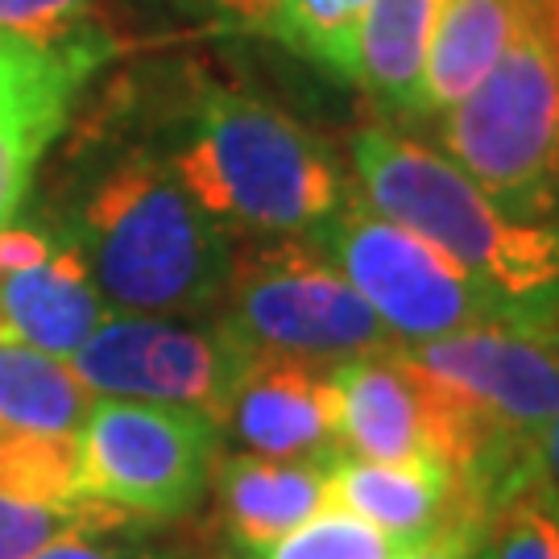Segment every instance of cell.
<instances>
[{
  "instance_id": "cell-1",
  "label": "cell",
  "mask_w": 559,
  "mask_h": 559,
  "mask_svg": "<svg viewBox=\"0 0 559 559\" xmlns=\"http://www.w3.org/2000/svg\"><path fill=\"white\" fill-rule=\"evenodd\" d=\"M357 195L378 216L464 265L510 328L559 323V221H522L440 150L365 124L353 138Z\"/></svg>"
},
{
  "instance_id": "cell-2",
  "label": "cell",
  "mask_w": 559,
  "mask_h": 559,
  "mask_svg": "<svg viewBox=\"0 0 559 559\" xmlns=\"http://www.w3.org/2000/svg\"><path fill=\"white\" fill-rule=\"evenodd\" d=\"M162 162L228 237H311L353 195L328 141L216 83L195 92Z\"/></svg>"
},
{
  "instance_id": "cell-3",
  "label": "cell",
  "mask_w": 559,
  "mask_h": 559,
  "mask_svg": "<svg viewBox=\"0 0 559 559\" xmlns=\"http://www.w3.org/2000/svg\"><path fill=\"white\" fill-rule=\"evenodd\" d=\"M75 245L112 311L166 320L216 311L233 265V237L154 154H129L96 179Z\"/></svg>"
},
{
  "instance_id": "cell-4",
  "label": "cell",
  "mask_w": 559,
  "mask_h": 559,
  "mask_svg": "<svg viewBox=\"0 0 559 559\" xmlns=\"http://www.w3.org/2000/svg\"><path fill=\"white\" fill-rule=\"evenodd\" d=\"M440 154L522 221H559V0H531L493 71L440 112Z\"/></svg>"
},
{
  "instance_id": "cell-5",
  "label": "cell",
  "mask_w": 559,
  "mask_h": 559,
  "mask_svg": "<svg viewBox=\"0 0 559 559\" xmlns=\"http://www.w3.org/2000/svg\"><path fill=\"white\" fill-rule=\"evenodd\" d=\"M216 323L249 353L336 365L399 348L369 302L307 237H258L233 249Z\"/></svg>"
},
{
  "instance_id": "cell-6",
  "label": "cell",
  "mask_w": 559,
  "mask_h": 559,
  "mask_svg": "<svg viewBox=\"0 0 559 559\" xmlns=\"http://www.w3.org/2000/svg\"><path fill=\"white\" fill-rule=\"evenodd\" d=\"M307 240L348 278L399 344L506 323L464 265L411 228L378 216L357 191Z\"/></svg>"
},
{
  "instance_id": "cell-7",
  "label": "cell",
  "mask_w": 559,
  "mask_h": 559,
  "mask_svg": "<svg viewBox=\"0 0 559 559\" xmlns=\"http://www.w3.org/2000/svg\"><path fill=\"white\" fill-rule=\"evenodd\" d=\"M83 498L129 519H182L212 485L221 427L191 406L96 399L80 427Z\"/></svg>"
},
{
  "instance_id": "cell-8",
  "label": "cell",
  "mask_w": 559,
  "mask_h": 559,
  "mask_svg": "<svg viewBox=\"0 0 559 559\" xmlns=\"http://www.w3.org/2000/svg\"><path fill=\"white\" fill-rule=\"evenodd\" d=\"M245 348L221 323L166 320L108 311V320L83 340L71 369L96 399L191 406L221 427Z\"/></svg>"
},
{
  "instance_id": "cell-9",
  "label": "cell",
  "mask_w": 559,
  "mask_h": 559,
  "mask_svg": "<svg viewBox=\"0 0 559 559\" xmlns=\"http://www.w3.org/2000/svg\"><path fill=\"white\" fill-rule=\"evenodd\" d=\"M406 365L456 394L489 431L535 443L559 415V323H480L394 348Z\"/></svg>"
},
{
  "instance_id": "cell-10",
  "label": "cell",
  "mask_w": 559,
  "mask_h": 559,
  "mask_svg": "<svg viewBox=\"0 0 559 559\" xmlns=\"http://www.w3.org/2000/svg\"><path fill=\"white\" fill-rule=\"evenodd\" d=\"M221 431L253 456L332 464L340 456L332 365L245 348Z\"/></svg>"
},
{
  "instance_id": "cell-11",
  "label": "cell",
  "mask_w": 559,
  "mask_h": 559,
  "mask_svg": "<svg viewBox=\"0 0 559 559\" xmlns=\"http://www.w3.org/2000/svg\"><path fill=\"white\" fill-rule=\"evenodd\" d=\"M328 506L381 526L402 543H423L460 510L480 506L443 460H360L336 456L328 464ZM493 514V510H489Z\"/></svg>"
},
{
  "instance_id": "cell-12",
  "label": "cell",
  "mask_w": 559,
  "mask_h": 559,
  "mask_svg": "<svg viewBox=\"0 0 559 559\" xmlns=\"http://www.w3.org/2000/svg\"><path fill=\"white\" fill-rule=\"evenodd\" d=\"M108 311L112 307L104 302L75 237L34 270L0 274V340H17L50 357H75Z\"/></svg>"
},
{
  "instance_id": "cell-13",
  "label": "cell",
  "mask_w": 559,
  "mask_h": 559,
  "mask_svg": "<svg viewBox=\"0 0 559 559\" xmlns=\"http://www.w3.org/2000/svg\"><path fill=\"white\" fill-rule=\"evenodd\" d=\"M216 514L233 556L270 547L328 510V464L270 460L253 452L216 460Z\"/></svg>"
},
{
  "instance_id": "cell-14",
  "label": "cell",
  "mask_w": 559,
  "mask_h": 559,
  "mask_svg": "<svg viewBox=\"0 0 559 559\" xmlns=\"http://www.w3.org/2000/svg\"><path fill=\"white\" fill-rule=\"evenodd\" d=\"M531 0H443L427 46L415 120L440 117L477 87L514 41Z\"/></svg>"
},
{
  "instance_id": "cell-15",
  "label": "cell",
  "mask_w": 559,
  "mask_h": 559,
  "mask_svg": "<svg viewBox=\"0 0 559 559\" xmlns=\"http://www.w3.org/2000/svg\"><path fill=\"white\" fill-rule=\"evenodd\" d=\"M443 0H373L360 29V87L390 108L411 117L419 108V80L427 46L436 34Z\"/></svg>"
},
{
  "instance_id": "cell-16",
  "label": "cell",
  "mask_w": 559,
  "mask_h": 559,
  "mask_svg": "<svg viewBox=\"0 0 559 559\" xmlns=\"http://www.w3.org/2000/svg\"><path fill=\"white\" fill-rule=\"evenodd\" d=\"M96 394L71 360L38 353L17 340H0V431L75 436Z\"/></svg>"
},
{
  "instance_id": "cell-17",
  "label": "cell",
  "mask_w": 559,
  "mask_h": 559,
  "mask_svg": "<svg viewBox=\"0 0 559 559\" xmlns=\"http://www.w3.org/2000/svg\"><path fill=\"white\" fill-rule=\"evenodd\" d=\"M0 38L96 67L112 50L100 0H0Z\"/></svg>"
},
{
  "instance_id": "cell-18",
  "label": "cell",
  "mask_w": 559,
  "mask_h": 559,
  "mask_svg": "<svg viewBox=\"0 0 559 559\" xmlns=\"http://www.w3.org/2000/svg\"><path fill=\"white\" fill-rule=\"evenodd\" d=\"M80 431L38 436V431H0V493L46 506H75L83 498Z\"/></svg>"
},
{
  "instance_id": "cell-19",
  "label": "cell",
  "mask_w": 559,
  "mask_h": 559,
  "mask_svg": "<svg viewBox=\"0 0 559 559\" xmlns=\"http://www.w3.org/2000/svg\"><path fill=\"white\" fill-rule=\"evenodd\" d=\"M373 0H282L274 38L344 83L360 80V29Z\"/></svg>"
},
{
  "instance_id": "cell-20",
  "label": "cell",
  "mask_w": 559,
  "mask_h": 559,
  "mask_svg": "<svg viewBox=\"0 0 559 559\" xmlns=\"http://www.w3.org/2000/svg\"><path fill=\"white\" fill-rule=\"evenodd\" d=\"M129 522V514L92 498L75 506H46L0 493V559H29L62 535H120Z\"/></svg>"
},
{
  "instance_id": "cell-21",
  "label": "cell",
  "mask_w": 559,
  "mask_h": 559,
  "mask_svg": "<svg viewBox=\"0 0 559 559\" xmlns=\"http://www.w3.org/2000/svg\"><path fill=\"white\" fill-rule=\"evenodd\" d=\"M415 547L419 543H402L373 522L328 506L270 547H258V551H245L233 559H411Z\"/></svg>"
},
{
  "instance_id": "cell-22",
  "label": "cell",
  "mask_w": 559,
  "mask_h": 559,
  "mask_svg": "<svg viewBox=\"0 0 559 559\" xmlns=\"http://www.w3.org/2000/svg\"><path fill=\"white\" fill-rule=\"evenodd\" d=\"M485 559H559V498L539 464L498 501Z\"/></svg>"
},
{
  "instance_id": "cell-23",
  "label": "cell",
  "mask_w": 559,
  "mask_h": 559,
  "mask_svg": "<svg viewBox=\"0 0 559 559\" xmlns=\"http://www.w3.org/2000/svg\"><path fill=\"white\" fill-rule=\"evenodd\" d=\"M67 112L71 108H62V104L0 108V228L17 221L38 158L46 154V145L59 138Z\"/></svg>"
},
{
  "instance_id": "cell-24",
  "label": "cell",
  "mask_w": 559,
  "mask_h": 559,
  "mask_svg": "<svg viewBox=\"0 0 559 559\" xmlns=\"http://www.w3.org/2000/svg\"><path fill=\"white\" fill-rule=\"evenodd\" d=\"M92 71H96V62L62 59V55H46L34 46L0 38V100H21V96H67V100H75V92Z\"/></svg>"
},
{
  "instance_id": "cell-25",
  "label": "cell",
  "mask_w": 559,
  "mask_h": 559,
  "mask_svg": "<svg viewBox=\"0 0 559 559\" xmlns=\"http://www.w3.org/2000/svg\"><path fill=\"white\" fill-rule=\"evenodd\" d=\"M62 240H55L41 228L29 224H9L0 228V274H17V270H34L59 249Z\"/></svg>"
},
{
  "instance_id": "cell-26",
  "label": "cell",
  "mask_w": 559,
  "mask_h": 559,
  "mask_svg": "<svg viewBox=\"0 0 559 559\" xmlns=\"http://www.w3.org/2000/svg\"><path fill=\"white\" fill-rule=\"evenodd\" d=\"M282 0H207V17H216L224 29L237 34H270L278 29Z\"/></svg>"
},
{
  "instance_id": "cell-27",
  "label": "cell",
  "mask_w": 559,
  "mask_h": 559,
  "mask_svg": "<svg viewBox=\"0 0 559 559\" xmlns=\"http://www.w3.org/2000/svg\"><path fill=\"white\" fill-rule=\"evenodd\" d=\"M29 559H150L145 551L117 543L112 535H62V539L46 543L41 551Z\"/></svg>"
},
{
  "instance_id": "cell-28",
  "label": "cell",
  "mask_w": 559,
  "mask_h": 559,
  "mask_svg": "<svg viewBox=\"0 0 559 559\" xmlns=\"http://www.w3.org/2000/svg\"><path fill=\"white\" fill-rule=\"evenodd\" d=\"M535 448H539V468H543V477H547V485H551V493L559 498V415L539 431V440H535Z\"/></svg>"
},
{
  "instance_id": "cell-29",
  "label": "cell",
  "mask_w": 559,
  "mask_h": 559,
  "mask_svg": "<svg viewBox=\"0 0 559 559\" xmlns=\"http://www.w3.org/2000/svg\"><path fill=\"white\" fill-rule=\"evenodd\" d=\"M154 4L179 9V13H187V17H207V0H154Z\"/></svg>"
},
{
  "instance_id": "cell-30",
  "label": "cell",
  "mask_w": 559,
  "mask_h": 559,
  "mask_svg": "<svg viewBox=\"0 0 559 559\" xmlns=\"http://www.w3.org/2000/svg\"><path fill=\"white\" fill-rule=\"evenodd\" d=\"M473 559H485V547H480V551H477V556H473Z\"/></svg>"
}]
</instances>
